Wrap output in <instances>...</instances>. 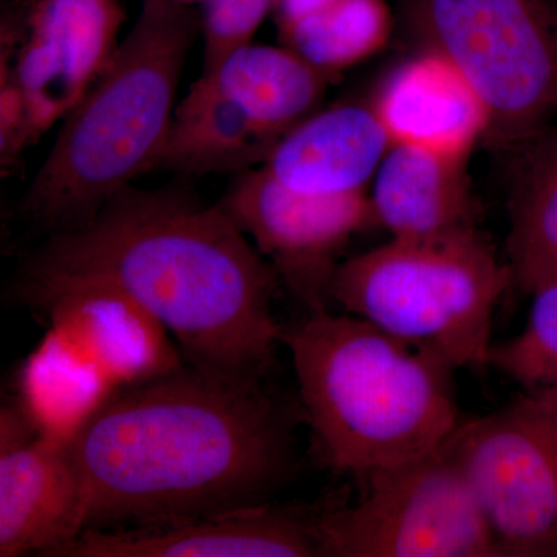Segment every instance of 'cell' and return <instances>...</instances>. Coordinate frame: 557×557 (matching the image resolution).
Returning a JSON list of instances; mask_svg holds the SVG:
<instances>
[{"label": "cell", "instance_id": "4fadbf2b", "mask_svg": "<svg viewBox=\"0 0 557 557\" xmlns=\"http://www.w3.org/2000/svg\"><path fill=\"white\" fill-rule=\"evenodd\" d=\"M24 299L46 313L50 327L75 341L121 392L186 362L170 332L141 304L106 282H67Z\"/></svg>", "mask_w": 557, "mask_h": 557}, {"label": "cell", "instance_id": "5b68a950", "mask_svg": "<svg viewBox=\"0 0 557 557\" xmlns=\"http://www.w3.org/2000/svg\"><path fill=\"white\" fill-rule=\"evenodd\" d=\"M512 287L508 262L478 228L391 239L341 262L330 302L454 369L487 368L494 310Z\"/></svg>", "mask_w": 557, "mask_h": 557}, {"label": "cell", "instance_id": "d4e9b609", "mask_svg": "<svg viewBox=\"0 0 557 557\" xmlns=\"http://www.w3.org/2000/svg\"><path fill=\"white\" fill-rule=\"evenodd\" d=\"M539 395V397L548 399V401H552L553 405L557 406V395L556 394H533Z\"/></svg>", "mask_w": 557, "mask_h": 557}, {"label": "cell", "instance_id": "6da1fadb", "mask_svg": "<svg viewBox=\"0 0 557 557\" xmlns=\"http://www.w3.org/2000/svg\"><path fill=\"white\" fill-rule=\"evenodd\" d=\"M78 281L123 289L201 372L256 384L273 364L281 278L220 205L127 186L86 225L50 236L25 267L20 292Z\"/></svg>", "mask_w": 557, "mask_h": 557}, {"label": "cell", "instance_id": "30bf717a", "mask_svg": "<svg viewBox=\"0 0 557 557\" xmlns=\"http://www.w3.org/2000/svg\"><path fill=\"white\" fill-rule=\"evenodd\" d=\"M126 20L120 0H32L2 70L20 87L30 141L65 119L115 53Z\"/></svg>", "mask_w": 557, "mask_h": 557}, {"label": "cell", "instance_id": "9c48e42d", "mask_svg": "<svg viewBox=\"0 0 557 557\" xmlns=\"http://www.w3.org/2000/svg\"><path fill=\"white\" fill-rule=\"evenodd\" d=\"M219 205L309 313L327 310L330 285L350 240L379 226L369 193H299L263 166L242 172Z\"/></svg>", "mask_w": 557, "mask_h": 557}, {"label": "cell", "instance_id": "ac0fdd59", "mask_svg": "<svg viewBox=\"0 0 557 557\" xmlns=\"http://www.w3.org/2000/svg\"><path fill=\"white\" fill-rule=\"evenodd\" d=\"M278 141L236 102L199 78L175 108L149 172L205 175L255 170L269 161Z\"/></svg>", "mask_w": 557, "mask_h": 557}, {"label": "cell", "instance_id": "7402d4cb", "mask_svg": "<svg viewBox=\"0 0 557 557\" xmlns=\"http://www.w3.org/2000/svg\"><path fill=\"white\" fill-rule=\"evenodd\" d=\"M525 327L493 344L487 366L505 373L527 394L557 395V277L531 293Z\"/></svg>", "mask_w": 557, "mask_h": 557}, {"label": "cell", "instance_id": "ba28073f", "mask_svg": "<svg viewBox=\"0 0 557 557\" xmlns=\"http://www.w3.org/2000/svg\"><path fill=\"white\" fill-rule=\"evenodd\" d=\"M450 448L467 472L500 557H557V406L523 394L460 421Z\"/></svg>", "mask_w": 557, "mask_h": 557}, {"label": "cell", "instance_id": "3957f363", "mask_svg": "<svg viewBox=\"0 0 557 557\" xmlns=\"http://www.w3.org/2000/svg\"><path fill=\"white\" fill-rule=\"evenodd\" d=\"M322 463L366 479L448 442L461 418L445 359L354 314L281 325Z\"/></svg>", "mask_w": 557, "mask_h": 557}, {"label": "cell", "instance_id": "e0dca14e", "mask_svg": "<svg viewBox=\"0 0 557 557\" xmlns=\"http://www.w3.org/2000/svg\"><path fill=\"white\" fill-rule=\"evenodd\" d=\"M16 405L40 438L70 446L120 388L61 330L50 327L22 361Z\"/></svg>", "mask_w": 557, "mask_h": 557}, {"label": "cell", "instance_id": "484cf974", "mask_svg": "<svg viewBox=\"0 0 557 557\" xmlns=\"http://www.w3.org/2000/svg\"><path fill=\"white\" fill-rule=\"evenodd\" d=\"M178 2L185 3V5L193 7V3L205 2V0H178Z\"/></svg>", "mask_w": 557, "mask_h": 557}, {"label": "cell", "instance_id": "8fae6325", "mask_svg": "<svg viewBox=\"0 0 557 557\" xmlns=\"http://www.w3.org/2000/svg\"><path fill=\"white\" fill-rule=\"evenodd\" d=\"M84 482L70 446L40 438L16 403L0 412V557H51L83 531Z\"/></svg>", "mask_w": 557, "mask_h": 557}, {"label": "cell", "instance_id": "7a4b0ae2", "mask_svg": "<svg viewBox=\"0 0 557 557\" xmlns=\"http://www.w3.org/2000/svg\"><path fill=\"white\" fill-rule=\"evenodd\" d=\"M70 449L84 482L83 531L265 507L298 465L289 416L262 383L188 362L120 392Z\"/></svg>", "mask_w": 557, "mask_h": 557}, {"label": "cell", "instance_id": "9a60e30c", "mask_svg": "<svg viewBox=\"0 0 557 557\" xmlns=\"http://www.w3.org/2000/svg\"><path fill=\"white\" fill-rule=\"evenodd\" d=\"M391 146L370 102L336 104L319 109L284 135L263 168L299 193H368Z\"/></svg>", "mask_w": 557, "mask_h": 557}, {"label": "cell", "instance_id": "7c38bea8", "mask_svg": "<svg viewBox=\"0 0 557 557\" xmlns=\"http://www.w3.org/2000/svg\"><path fill=\"white\" fill-rule=\"evenodd\" d=\"M321 512L270 504L164 525L89 528L51 557H322Z\"/></svg>", "mask_w": 557, "mask_h": 557}, {"label": "cell", "instance_id": "44dd1931", "mask_svg": "<svg viewBox=\"0 0 557 557\" xmlns=\"http://www.w3.org/2000/svg\"><path fill=\"white\" fill-rule=\"evenodd\" d=\"M387 0H338L281 33L282 42L329 78L379 54L391 39Z\"/></svg>", "mask_w": 557, "mask_h": 557}, {"label": "cell", "instance_id": "2e32d148", "mask_svg": "<svg viewBox=\"0 0 557 557\" xmlns=\"http://www.w3.org/2000/svg\"><path fill=\"white\" fill-rule=\"evenodd\" d=\"M467 166L431 150L391 146L369 193L376 223L403 240L478 228Z\"/></svg>", "mask_w": 557, "mask_h": 557}, {"label": "cell", "instance_id": "cb8c5ba5", "mask_svg": "<svg viewBox=\"0 0 557 557\" xmlns=\"http://www.w3.org/2000/svg\"><path fill=\"white\" fill-rule=\"evenodd\" d=\"M335 2L338 0H276L273 13L276 16L278 33L287 30L296 22L327 9Z\"/></svg>", "mask_w": 557, "mask_h": 557}, {"label": "cell", "instance_id": "277c9868", "mask_svg": "<svg viewBox=\"0 0 557 557\" xmlns=\"http://www.w3.org/2000/svg\"><path fill=\"white\" fill-rule=\"evenodd\" d=\"M201 30L193 7L141 0L138 20L64 119L21 212L39 228L89 223L150 164L170 131L186 58Z\"/></svg>", "mask_w": 557, "mask_h": 557}, {"label": "cell", "instance_id": "603a6c76", "mask_svg": "<svg viewBox=\"0 0 557 557\" xmlns=\"http://www.w3.org/2000/svg\"><path fill=\"white\" fill-rule=\"evenodd\" d=\"M201 32L205 38L203 72L226 54L252 42L276 0H205Z\"/></svg>", "mask_w": 557, "mask_h": 557}, {"label": "cell", "instance_id": "5bb4252c", "mask_svg": "<svg viewBox=\"0 0 557 557\" xmlns=\"http://www.w3.org/2000/svg\"><path fill=\"white\" fill-rule=\"evenodd\" d=\"M391 145L468 161L486 141L485 102L456 62L423 46L395 65L370 100Z\"/></svg>", "mask_w": 557, "mask_h": 557}, {"label": "cell", "instance_id": "ffe728a7", "mask_svg": "<svg viewBox=\"0 0 557 557\" xmlns=\"http://www.w3.org/2000/svg\"><path fill=\"white\" fill-rule=\"evenodd\" d=\"M518 152L509 193L507 262L512 287L530 296L557 277V124Z\"/></svg>", "mask_w": 557, "mask_h": 557}, {"label": "cell", "instance_id": "52a82bcc", "mask_svg": "<svg viewBox=\"0 0 557 557\" xmlns=\"http://www.w3.org/2000/svg\"><path fill=\"white\" fill-rule=\"evenodd\" d=\"M364 480L357 505L321 512L322 557H500L449 440Z\"/></svg>", "mask_w": 557, "mask_h": 557}, {"label": "cell", "instance_id": "8992f818", "mask_svg": "<svg viewBox=\"0 0 557 557\" xmlns=\"http://www.w3.org/2000/svg\"><path fill=\"white\" fill-rule=\"evenodd\" d=\"M408 17L479 91L486 143L520 149L556 126L557 0H408Z\"/></svg>", "mask_w": 557, "mask_h": 557}, {"label": "cell", "instance_id": "d6986e66", "mask_svg": "<svg viewBox=\"0 0 557 557\" xmlns=\"http://www.w3.org/2000/svg\"><path fill=\"white\" fill-rule=\"evenodd\" d=\"M200 79L277 138L321 109L330 81L289 47L255 42L231 51Z\"/></svg>", "mask_w": 557, "mask_h": 557}]
</instances>
